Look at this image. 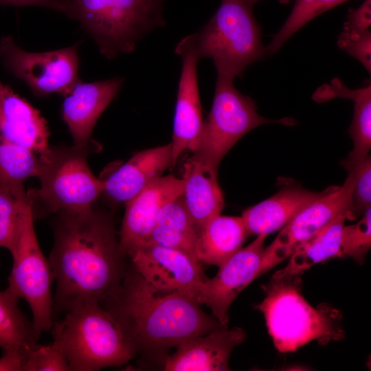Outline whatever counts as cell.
Instances as JSON below:
<instances>
[{
	"label": "cell",
	"mask_w": 371,
	"mask_h": 371,
	"mask_svg": "<svg viewBox=\"0 0 371 371\" xmlns=\"http://www.w3.org/2000/svg\"><path fill=\"white\" fill-rule=\"evenodd\" d=\"M48 258L56 291L54 310L103 302L119 289L127 268L111 216L96 207L57 214Z\"/></svg>",
	"instance_id": "obj_1"
},
{
	"label": "cell",
	"mask_w": 371,
	"mask_h": 371,
	"mask_svg": "<svg viewBox=\"0 0 371 371\" xmlns=\"http://www.w3.org/2000/svg\"><path fill=\"white\" fill-rule=\"evenodd\" d=\"M101 304L122 325L137 352L163 353L223 327L194 297L155 288L133 267L126 269L117 291Z\"/></svg>",
	"instance_id": "obj_2"
},
{
	"label": "cell",
	"mask_w": 371,
	"mask_h": 371,
	"mask_svg": "<svg viewBox=\"0 0 371 371\" xmlns=\"http://www.w3.org/2000/svg\"><path fill=\"white\" fill-rule=\"evenodd\" d=\"M63 313L52 329L70 371L121 367L135 356L136 349L123 327L100 302L80 304Z\"/></svg>",
	"instance_id": "obj_3"
},
{
	"label": "cell",
	"mask_w": 371,
	"mask_h": 371,
	"mask_svg": "<svg viewBox=\"0 0 371 371\" xmlns=\"http://www.w3.org/2000/svg\"><path fill=\"white\" fill-rule=\"evenodd\" d=\"M297 276L273 280L264 286L265 297L256 306L280 352L295 351L316 340L326 345L345 339L341 311L327 303L313 307L301 294Z\"/></svg>",
	"instance_id": "obj_4"
},
{
	"label": "cell",
	"mask_w": 371,
	"mask_h": 371,
	"mask_svg": "<svg viewBox=\"0 0 371 371\" xmlns=\"http://www.w3.org/2000/svg\"><path fill=\"white\" fill-rule=\"evenodd\" d=\"M107 58L131 53L149 32L165 25L164 0H63Z\"/></svg>",
	"instance_id": "obj_5"
},
{
	"label": "cell",
	"mask_w": 371,
	"mask_h": 371,
	"mask_svg": "<svg viewBox=\"0 0 371 371\" xmlns=\"http://www.w3.org/2000/svg\"><path fill=\"white\" fill-rule=\"evenodd\" d=\"M253 7L245 0H222L205 25L190 35L200 60H213L217 77H242L247 67L267 54Z\"/></svg>",
	"instance_id": "obj_6"
},
{
	"label": "cell",
	"mask_w": 371,
	"mask_h": 371,
	"mask_svg": "<svg viewBox=\"0 0 371 371\" xmlns=\"http://www.w3.org/2000/svg\"><path fill=\"white\" fill-rule=\"evenodd\" d=\"M91 149L73 146L49 147L43 155L38 178L40 188L27 192L48 213L74 214L95 205L103 181L91 172L87 162Z\"/></svg>",
	"instance_id": "obj_7"
},
{
	"label": "cell",
	"mask_w": 371,
	"mask_h": 371,
	"mask_svg": "<svg viewBox=\"0 0 371 371\" xmlns=\"http://www.w3.org/2000/svg\"><path fill=\"white\" fill-rule=\"evenodd\" d=\"M34 221L32 202L27 194L22 201L19 229L11 253L13 262L7 289L29 304L34 329L39 337L42 333L52 329L54 322L51 288L54 278L49 260L40 248Z\"/></svg>",
	"instance_id": "obj_8"
},
{
	"label": "cell",
	"mask_w": 371,
	"mask_h": 371,
	"mask_svg": "<svg viewBox=\"0 0 371 371\" xmlns=\"http://www.w3.org/2000/svg\"><path fill=\"white\" fill-rule=\"evenodd\" d=\"M233 81L217 77L212 108L203 121L199 145L193 153L216 170L228 151L255 128L270 123L296 124L291 117L272 120L260 115L255 102L240 93Z\"/></svg>",
	"instance_id": "obj_9"
},
{
	"label": "cell",
	"mask_w": 371,
	"mask_h": 371,
	"mask_svg": "<svg viewBox=\"0 0 371 371\" xmlns=\"http://www.w3.org/2000/svg\"><path fill=\"white\" fill-rule=\"evenodd\" d=\"M0 58L3 66L23 80L36 96L58 93L64 97L79 80L77 46L44 52L22 49L11 36L0 39Z\"/></svg>",
	"instance_id": "obj_10"
},
{
	"label": "cell",
	"mask_w": 371,
	"mask_h": 371,
	"mask_svg": "<svg viewBox=\"0 0 371 371\" xmlns=\"http://www.w3.org/2000/svg\"><path fill=\"white\" fill-rule=\"evenodd\" d=\"M355 180V172H348L341 186L333 189L302 210L265 247L260 267V276L289 258L304 241L340 214L355 219L351 196Z\"/></svg>",
	"instance_id": "obj_11"
},
{
	"label": "cell",
	"mask_w": 371,
	"mask_h": 371,
	"mask_svg": "<svg viewBox=\"0 0 371 371\" xmlns=\"http://www.w3.org/2000/svg\"><path fill=\"white\" fill-rule=\"evenodd\" d=\"M267 235H258L245 247L218 267L216 275L201 284L195 300L207 306L220 324L227 328L228 311L233 301L252 281L260 276Z\"/></svg>",
	"instance_id": "obj_12"
},
{
	"label": "cell",
	"mask_w": 371,
	"mask_h": 371,
	"mask_svg": "<svg viewBox=\"0 0 371 371\" xmlns=\"http://www.w3.org/2000/svg\"><path fill=\"white\" fill-rule=\"evenodd\" d=\"M128 258L146 282L161 291H180L195 299L207 279L201 264L174 248L146 243L134 249Z\"/></svg>",
	"instance_id": "obj_13"
},
{
	"label": "cell",
	"mask_w": 371,
	"mask_h": 371,
	"mask_svg": "<svg viewBox=\"0 0 371 371\" xmlns=\"http://www.w3.org/2000/svg\"><path fill=\"white\" fill-rule=\"evenodd\" d=\"M175 52L182 58L175 109L171 148L173 166L185 150L195 152L200 140L203 120L197 79L200 58L190 36L181 39Z\"/></svg>",
	"instance_id": "obj_14"
},
{
	"label": "cell",
	"mask_w": 371,
	"mask_h": 371,
	"mask_svg": "<svg viewBox=\"0 0 371 371\" xmlns=\"http://www.w3.org/2000/svg\"><path fill=\"white\" fill-rule=\"evenodd\" d=\"M183 192L182 179L173 175L161 176L125 204L119 238L124 256L128 258L134 249L146 241L162 207Z\"/></svg>",
	"instance_id": "obj_15"
},
{
	"label": "cell",
	"mask_w": 371,
	"mask_h": 371,
	"mask_svg": "<svg viewBox=\"0 0 371 371\" xmlns=\"http://www.w3.org/2000/svg\"><path fill=\"white\" fill-rule=\"evenodd\" d=\"M124 81L122 77L93 82L79 80L65 96L62 115L71 135L74 146L91 149L93 128L117 95Z\"/></svg>",
	"instance_id": "obj_16"
},
{
	"label": "cell",
	"mask_w": 371,
	"mask_h": 371,
	"mask_svg": "<svg viewBox=\"0 0 371 371\" xmlns=\"http://www.w3.org/2000/svg\"><path fill=\"white\" fill-rule=\"evenodd\" d=\"M246 338L243 329L221 327L205 335L188 339L164 360L167 371L229 370L232 350Z\"/></svg>",
	"instance_id": "obj_17"
},
{
	"label": "cell",
	"mask_w": 371,
	"mask_h": 371,
	"mask_svg": "<svg viewBox=\"0 0 371 371\" xmlns=\"http://www.w3.org/2000/svg\"><path fill=\"white\" fill-rule=\"evenodd\" d=\"M170 166H173L170 143L138 152L102 179L101 195L113 204L125 205Z\"/></svg>",
	"instance_id": "obj_18"
},
{
	"label": "cell",
	"mask_w": 371,
	"mask_h": 371,
	"mask_svg": "<svg viewBox=\"0 0 371 371\" xmlns=\"http://www.w3.org/2000/svg\"><path fill=\"white\" fill-rule=\"evenodd\" d=\"M49 135L40 112L0 81V139L41 155L49 148Z\"/></svg>",
	"instance_id": "obj_19"
},
{
	"label": "cell",
	"mask_w": 371,
	"mask_h": 371,
	"mask_svg": "<svg viewBox=\"0 0 371 371\" xmlns=\"http://www.w3.org/2000/svg\"><path fill=\"white\" fill-rule=\"evenodd\" d=\"M323 191L285 186L276 194L245 210L241 218L249 235H267L284 227L302 210L334 188Z\"/></svg>",
	"instance_id": "obj_20"
},
{
	"label": "cell",
	"mask_w": 371,
	"mask_h": 371,
	"mask_svg": "<svg viewBox=\"0 0 371 371\" xmlns=\"http://www.w3.org/2000/svg\"><path fill=\"white\" fill-rule=\"evenodd\" d=\"M217 175L218 170L194 154L183 165L182 196L199 233L223 208Z\"/></svg>",
	"instance_id": "obj_21"
},
{
	"label": "cell",
	"mask_w": 371,
	"mask_h": 371,
	"mask_svg": "<svg viewBox=\"0 0 371 371\" xmlns=\"http://www.w3.org/2000/svg\"><path fill=\"white\" fill-rule=\"evenodd\" d=\"M334 98H347L354 102V114L348 133L353 148L341 161L347 172L354 170L368 155L371 148V86L351 89L338 78L319 87L313 95L317 102Z\"/></svg>",
	"instance_id": "obj_22"
},
{
	"label": "cell",
	"mask_w": 371,
	"mask_h": 371,
	"mask_svg": "<svg viewBox=\"0 0 371 371\" xmlns=\"http://www.w3.org/2000/svg\"><path fill=\"white\" fill-rule=\"evenodd\" d=\"M198 235L199 230L181 195L162 207L150 235L143 244H155L180 250L201 264L196 257Z\"/></svg>",
	"instance_id": "obj_23"
},
{
	"label": "cell",
	"mask_w": 371,
	"mask_h": 371,
	"mask_svg": "<svg viewBox=\"0 0 371 371\" xmlns=\"http://www.w3.org/2000/svg\"><path fill=\"white\" fill-rule=\"evenodd\" d=\"M247 236L241 216L220 214L199 232L196 257L201 264L218 267L242 247Z\"/></svg>",
	"instance_id": "obj_24"
},
{
	"label": "cell",
	"mask_w": 371,
	"mask_h": 371,
	"mask_svg": "<svg viewBox=\"0 0 371 371\" xmlns=\"http://www.w3.org/2000/svg\"><path fill=\"white\" fill-rule=\"evenodd\" d=\"M346 214H340L300 245L289 257L287 265L277 271L271 280L299 276L312 266L337 256L341 232Z\"/></svg>",
	"instance_id": "obj_25"
},
{
	"label": "cell",
	"mask_w": 371,
	"mask_h": 371,
	"mask_svg": "<svg viewBox=\"0 0 371 371\" xmlns=\"http://www.w3.org/2000/svg\"><path fill=\"white\" fill-rule=\"evenodd\" d=\"M19 299L8 289L0 291V348L3 352H16L26 358L37 345L32 322L18 306Z\"/></svg>",
	"instance_id": "obj_26"
},
{
	"label": "cell",
	"mask_w": 371,
	"mask_h": 371,
	"mask_svg": "<svg viewBox=\"0 0 371 371\" xmlns=\"http://www.w3.org/2000/svg\"><path fill=\"white\" fill-rule=\"evenodd\" d=\"M40 156L34 151L0 139V190L20 201L27 196L23 183L38 176Z\"/></svg>",
	"instance_id": "obj_27"
},
{
	"label": "cell",
	"mask_w": 371,
	"mask_h": 371,
	"mask_svg": "<svg viewBox=\"0 0 371 371\" xmlns=\"http://www.w3.org/2000/svg\"><path fill=\"white\" fill-rule=\"evenodd\" d=\"M348 0H295L293 8L280 30L265 47L267 54L276 53L283 44L311 20Z\"/></svg>",
	"instance_id": "obj_28"
},
{
	"label": "cell",
	"mask_w": 371,
	"mask_h": 371,
	"mask_svg": "<svg viewBox=\"0 0 371 371\" xmlns=\"http://www.w3.org/2000/svg\"><path fill=\"white\" fill-rule=\"evenodd\" d=\"M371 247V208L355 224L344 226L337 257H350L363 264Z\"/></svg>",
	"instance_id": "obj_29"
},
{
	"label": "cell",
	"mask_w": 371,
	"mask_h": 371,
	"mask_svg": "<svg viewBox=\"0 0 371 371\" xmlns=\"http://www.w3.org/2000/svg\"><path fill=\"white\" fill-rule=\"evenodd\" d=\"M24 199L19 201L11 194L0 190V247L6 248L10 253L16 242Z\"/></svg>",
	"instance_id": "obj_30"
},
{
	"label": "cell",
	"mask_w": 371,
	"mask_h": 371,
	"mask_svg": "<svg viewBox=\"0 0 371 371\" xmlns=\"http://www.w3.org/2000/svg\"><path fill=\"white\" fill-rule=\"evenodd\" d=\"M70 371L66 357L54 341L45 346L38 344L27 355L23 371Z\"/></svg>",
	"instance_id": "obj_31"
},
{
	"label": "cell",
	"mask_w": 371,
	"mask_h": 371,
	"mask_svg": "<svg viewBox=\"0 0 371 371\" xmlns=\"http://www.w3.org/2000/svg\"><path fill=\"white\" fill-rule=\"evenodd\" d=\"M355 180L351 202L355 219L371 205V159L370 155L354 170Z\"/></svg>",
	"instance_id": "obj_32"
},
{
	"label": "cell",
	"mask_w": 371,
	"mask_h": 371,
	"mask_svg": "<svg viewBox=\"0 0 371 371\" xmlns=\"http://www.w3.org/2000/svg\"><path fill=\"white\" fill-rule=\"evenodd\" d=\"M340 49L357 58L371 73V31L350 32L343 31L337 39Z\"/></svg>",
	"instance_id": "obj_33"
},
{
	"label": "cell",
	"mask_w": 371,
	"mask_h": 371,
	"mask_svg": "<svg viewBox=\"0 0 371 371\" xmlns=\"http://www.w3.org/2000/svg\"><path fill=\"white\" fill-rule=\"evenodd\" d=\"M370 26L371 0H364L359 8L349 9L343 29L345 32H363L370 30Z\"/></svg>",
	"instance_id": "obj_34"
},
{
	"label": "cell",
	"mask_w": 371,
	"mask_h": 371,
	"mask_svg": "<svg viewBox=\"0 0 371 371\" xmlns=\"http://www.w3.org/2000/svg\"><path fill=\"white\" fill-rule=\"evenodd\" d=\"M0 5L38 6L49 8L64 14L66 10L63 0H0Z\"/></svg>",
	"instance_id": "obj_35"
},
{
	"label": "cell",
	"mask_w": 371,
	"mask_h": 371,
	"mask_svg": "<svg viewBox=\"0 0 371 371\" xmlns=\"http://www.w3.org/2000/svg\"><path fill=\"white\" fill-rule=\"evenodd\" d=\"M25 357L16 352H3L0 370L23 371Z\"/></svg>",
	"instance_id": "obj_36"
},
{
	"label": "cell",
	"mask_w": 371,
	"mask_h": 371,
	"mask_svg": "<svg viewBox=\"0 0 371 371\" xmlns=\"http://www.w3.org/2000/svg\"><path fill=\"white\" fill-rule=\"evenodd\" d=\"M246 1H247L249 4H251L252 6L254 5L255 3H256L257 2L261 1V0H245ZM291 0H280V1L282 3H286L288 2H289Z\"/></svg>",
	"instance_id": "obj_37"
}]
</instances>
